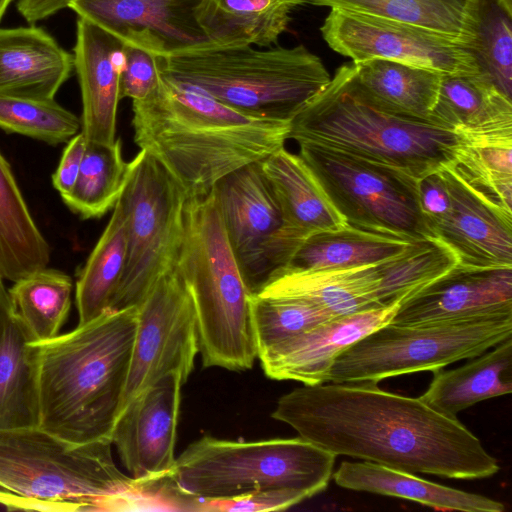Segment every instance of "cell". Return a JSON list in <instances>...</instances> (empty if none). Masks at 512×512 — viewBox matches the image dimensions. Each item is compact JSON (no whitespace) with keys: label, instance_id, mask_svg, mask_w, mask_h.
Returning a JSON list of instances; mask_svg holds the SVG:
<instances>
[{"label":"cell","instance_id":"cell-44","mask_svg":"<svg viewBox=\"0 0 512 512\" xmlns=\"http://www.w3.org/2000/svg\"><path fill=\"white\" fill-rule=\"evenodd\" d=\"M418 197L421 211L429 225L447 212L450 199L440 170L430 173L418 181Z\"/></svg>","mask_w":512,"mask_h":512},{"label":"cell","instance_id":"cell-27","mask_svg":"<svg viewBox=\"0 0 512 512\" xmlns=\"http://www.w3.org/2000/svg\"><path fill=\"white\" fill-rule=\"evenodd\" d=\"M419 397L439 413L455 418L470 406L512 391V337L489 352L451 370L439 369Z\"/></svg>","mask_w":512,"mask_h":512},{"label":"cell","instance_id":"cell-9","mask_svg":"<svg viewBox=\"0 0 512 512\" xmlns=\"http://www.w3.org/2000/svg\"><path fill=\"white\" fill-rule=\"evenodd\" d=\"M509 337L512 312L424 324L388 323L342 351L326 383H378L403 374L436 371L479 356Z\"/></svg>","mask_w":512,"mask_h":512},{"label":"cell","instance_id":"cell-12","mask_svg":"<svg viewBox=\"0 0 512 512\" xmlns=\"http://www.w3.org/2000/svg\"><path fill=\"white\" fill-rule=\"evenodd\" d=\"M213 191L238 267L248 288L256 294L288 266L305 239L286 224L260 161L228 174Z\"/></svg>","mask_w":512,"mask_h":512},{"label":"cell","instance_id":"cell-28","mask_svg":"<svg viewBox=\"0 0 512 512\" xmlns=\"http://www.w3.org/2000/svg\"><path fill=\"white\" fill-rule=\"evenodd\" d=\"M307 0H202L198 21L215 47H268L287 30L291 11Z\"/></svg>","mask_w":512,"mask_h":512},{"label":"cell","instance_id":"cell-33","mask_svg":"<svg viewBox=\"0 0 512 512\" xmlns=\"http://www.w3.org/2000/svg\"><path fill=\"white\" fill-rule=\"evenodd\" d=\"M409 243L346 224L307 237L286 269H338L378 264L399 255Z\"/></svg>","mask_w":512,"mask_h":512},{"label":"cell","instance_id":"cell-38","mask_svg":"<svg viewBox=\"0 0 512 512\" xmlns=\"http://www.w3.org/2000/svg\"><path fill=\"white\" fill-rule=\"evenodd\" d=\"M471 52L479 73L512 99V0H477Z\"/></svg>","mask_w":512,"mask_h":512},{"label":"cell","instance_id":"cell-17","mask_svg":"<svg viewBox=\"0 0 512 512\" xmlns=\"http://www.w3.org/2000/svg\"><path fill=\"white\" fill-rule=\"evenodd\" d=\"M450 204L433 220V237L445 244L459 265L473 268H512V213L493 204L470 187L451 166L440 169Z\"/></svg>","mask_w":512,"mask_h":512},{"label":"cell","instance_id":"cell-35","mask_svg":"<svg viewBox=\"0 0 512 512\" xmlns=\"http://www.w3.org/2000/svg\"><path fill=\"white\" fill-rule=\"evenodd\" d=\"M129 171L130 162L122 156L119 139L111 145L86 141L76 183L62 199L81 218H100L116 205Z\"/></svg>","mask_w":512,"mask_h":512},{"label":"cell","instance_id":"cell-10","mask_svg":"<svg viewBox=\"0 0 512 512\" xmlns=\"http://www.w3.org/2000/svg\"><path fill=\"white\" fill-rule=\"evenodd\" d=\"M298 145L300 157L347 225L409 242L434 238L420 208L419 180L326 146Z\"/></svg>","mask_w":512,"mask_h":512},{"label":"cell","instance_id":"cell-24","mask_svg":"<svg viewBox=\"0 0 512 512\" xmlns=\"http://www.w3.org/2000/svg\"><path fill=\"white\" fill-rule=\"evenodd\" d=\"M431 118L462 136L512 133V99L479 74H442Z\"/></svg>","mask_w":512,"mask_h":512},{"label":"cell","instance_id":"cell-5","mask_svg":"<svg viewBox=\"0 0 512 512\" xmlns=\"http://www.w3.org/2000/svg\"><path fill=\"white\" fill-rule=\"evenodd\" d=\"M176 265L192 297L203 366L251 369L258 358L253 293L227 240L213 189L186 200Z\"/></svg>","mask_w":512,"mask_h":512},{"label":"cell","instance_id":"cell-39","mask_svg":"<svg viewBox=\"0 0 512 512\" xmlns=\"http://www.w3.org/2000/svg\"><path fill=\"white\" fill-rule=\"evenodd\" d=\"M0 128L58 145L81 132V119L54 99L0 97Z\"/></svg>","mask_w":512,"mask_h":512},{"label":"cell","instance_id":"cell-41","mask_svg":"<svg viewBox=\"0 0 512 512\" xmlns=\"http://www.w3.org/2000/svg\"><path fill=\"white\" fill-rule=\"evenodd\" d=\"M120 74V97L134 101L146 99L158 86L160 69L158 56L124 43Z\"/></svg>","mask_w":512,"mask_h":512},{"label":"cell","instance_id":"cell-21","mask_svg":"<svg viewBox=\"0 0 512 512\" xmlns=\"http://www.w3.org/2000/svg\"><path fill=\"white\" fill-rule=\"evenodd\" d=\"M73 69V55L44 29L0 28V97L54 99Z\"/></svg>","mask_w":512,"mask_h":512},{"label":"cell","instance_id":"cell-8","mask_svg":"<svg viewBox=\"0 0 512 512\" xmlns=\"http://www.w3.org/2000/svg\"><path fill=\"white\" fill-rule=\"evenodd\" d=\"M336 455L298 436L232 441L209 435L192 442L175 460L166 486L194 501L223 500L270 489L324 491Z\"/></svg>","mask_w":512,"mask_h":512},{"label":"cell","instance_id":"cell-15","mask_svg":"<svg viewBox=\"0 0 512 512\" xmlns=\"http://www.w3.org/2000/svg\"><path fill=\"white\" fill-rule=\"evenodd\" d=\"M182 385L179 374L164 375L122 409L112 430L123 465L147 493L175 464Z\"/></svg>","mask_w":512,"mask_h":512},{"label":"cell","instance_id":"cell-13","mask_svg":"<svg viewBox=\"0 0 512 512\" xmlns=\"http://www.w3.org/2000/svg\"><path fill=\"white\" fill-rule=\"evenodd\" d=\"M198 352L192 297L174 265L137 305L136 335L122 409L166 374H179L184 384Z\"/></svg>","mask_w":512,"mask_h":512},{"label":"cell","instance_id":"cell-2","mask_svg":"<svg viewBox=\"0 0 512 512\" xmlns=\"http://www.w3.org/2000/svg\"><path fill=\"white\" fill-rule=\"evenodd\" d=\"M134 141L189 196L205 195L219 180L284 147L291 120L243 114L160 73L156 89L132 102Z\"/></svg>","mask_w":512,"mask_h":512},{"label":"cell","instance_id":"cell-42","mask_svg":"<svg viewBox=\"0 0 512 512\" xmlns=\"http://www.w3.org/2000/svg\"><path fill=\"white\" fill-rule=\"evenodd\" d=\"M306 498V494L301 491L270 489L231 499L194 501L192 510L205 512L281 511L298 504Z\"/></svg>","mask_w":512,"mask_h":512},{"label":"cell","instance_id":"cell-32","mask_svg":"<svg viewBox=\"0 0 512 512\" xmlns=\"http://www.w3.org/2000/svg\"><path fill=\"white\" fill-rule=\"evenodd\" d=\"M75 285L78 324H84L111 310L126 261L127 221L120 200Z\"/></svg>","mask_w":512,"mask_h":512},{"label":"cell","instance_id":"cell-36","mask_svg":"<svg viewBox=\"0 0 512 512\" xmlns=\"http://www.w3.org/2000/svg\"><path fill=\"white\" fill-rule=\"evenodd\" d=\"M459 136L461 145L449 166L484 198L512 213V134Z\"/></svg>","mask_w":512,"mask_h":512},{"label":"cell","instance_id":"cell-26","mask_svg":"<svg viewBox=\"0 0 512 512\" xmlns=\"http://www.w3.org/2000/svg\"><path fill=\"white\" fill-rule=\"evenodd\" d=\"M38 424L31 341L5 288L0 293V428Z\"/></svg>","mask_w":512,"mask_h":512},{"label":"cell","instance_id":"cell-1","mask_svg":"<svg viewBox=\"0 0 512 512\" xmlns=\"http://www.w3.org/2000/svg\"><path fill=\"white\" fill-rule=\"evenodd\" d=\"M304 385L279 398L271 417L336 456L410 473L481 479L497 460L457 417L377 383Z\"/></svg>","mask_w":512,"mask_h":512},{"label":"cell","instance_id":"cell-47","mask_svg":"<svg viewBox=\"0 0 512 512\" xmlns=\"http://www.w3.org/2000/svg\"><path fill=\"white\" fill-rule=\"evenodd\" d=\"M12 0H0V20L2 19L6 9Z\"/></svg>","mask_w":512,"mask_h":512},{"label":"cell","instance_id":"cell-20","mask_svg":"<svg viewBox=\"0 0 512 512\" xmlns=\"http://www.w3.org/2000/svg\"><path fill=\"white\" fill-rule=\"evenodd\" d=\"M123 45L108 31L78 17L73 59L82 97L81 133L86 141L111 145L117 140Z\"/></svg>","mask_w":512,"mask_h":512},{"label":"cell","instance_id":"cell-4","mask_svg":"<svg viewBox=\"0 0 512 512\" xmlns=\"http://www.w3.org/2000/svg\"><path fill=\"white\" fill-rule=\"evenodd\" d=\"M289 139L336 149L417 180L451 165L461 145L454 130L375 103L357 84L353 62L340 66L291 119Z\"/></svg>","mask_w":512,"mask_h":512},{"label":"cell","instance_id":"cell-45","mask_svg":"<svg viewBox=\"0 0 512 512\" xmlns=\"http://www.w3.org/2000/svg\"><path fill=\"white\" fill-rule=\"evenodd\" d=\"M72 0H18L17 9L29 23L44 20L62 9L68 8Z\"/></svg>","mask_w":512,"mask_h":512},{"label":"cell","instance_id":"cell-23","mask_svg":"<svg viewBox=\"0 0 512 512\" xmlns=\"http://www.w3.org/2000/svg\"><path fill=\"white\" fill-rule=\"evenodd\" d=\"M332 477L345 489L412 500L439 510L501 512L504 505L494 499L438 483L369 461H343Z\"/></svg>","mask_w":512,"mask_h":512},{"label":"cell","instance_id":"cell-14","mask_svg":"<svg viewBox=\"0 0 512 512\" xmlns=\"http://www.w3.org/2000/svg\"><path fill=\"white\" fill-rule=\"evenodd\" d=\"M320 32L332 50L355 63L382 59L440 74H479L470 49L418 26L331 9Z\"/></svg>","mask_w":512,"mask_h":512},{"label":"cell","instance_id":"cell-19","mask_svg":"<svg viewBox=\"0 0 512 512\" xmlns=\"http://www.w3.org/2000/svg\"><path fill=\"white\" fill-rule=\"evenodd\" d=\"M512 312V268L455 265L403 300L390 323L424 324Z\"/></svg>","mask_w":512,"mask_h":512},{"label":"cell","instance_id":"cell-43","mask_svg":"<svg viewBox=\"0 0 512 512\" xmlns=\"http://www.w3.org/2000/svg\"><path fill=\"white\" fill-rule=\"evenodd\" d=\"M85 147L86 139L79 132L69 140L62 153L58 168L52 176L53 186L61 197L68 195L76 183Z\"/></svg>","mask_w":512,"mask_h":512},{"label":"cell","instance_id":"cell-37","mask_svg":"<svg viewBox=\"0 0 512 512\" xmlns=\"http://www.w3.org/2000/svg\"><path fill=\"white\" fill-rule=\"evenodd\" d=\"M458 264L455 254L436 238L412 241L397 256L378 264V300L403 301Z\"/></svg>","mask_w":512,"mask_h":512},{"label":"cell","instance_id":"cell-22","mask_svg":"<svg viewBox=\"0 0 512 512\" xmlns=\"http://www.w3.org/2000/svg\"><path fill=\"white\" fill-rule=\"evenodd\" d=\"M378 264L338 269L285 268L276 273L256 295L308 301L333 316L385 306L378 300Z\"/></svg>","mask_w":512,"mask_h":512},{"label":"cell","instance_id":"cell-48","mask_svg":"<svg viewBox=\"0 0 512 512\" xmlns=\"http://www.w3.org/2000/svg\"><path fill=\"white\" fill-rule=\"evenodd\" d=\"M5 288H6V286H5V284H4V278H3V276H2V274H1V272H0V293H1V292H2V290H3V289H5Z\"/></svg>","mask_w":512,"mask_h":512},{"label":"cell","instance_id":"cell-31","mask_svg":"<svg viewBox=\"0 0 512 512\" xmlns=\"http://www.w3.org/2000/svg\"><path fill=\"white\" fill-rule=\"evenodd\" d=\"M48 242L35 224L0 152V272L12 282L48 266Z\"/></svg>","mask_w":512,"mask_h":512},{"label":"cell","instance_id":"cell-46","mask_svg":"<svg viewBox=\"0 0 512 512\" xmlns=\"http://www.w3.org/2000/svg\"><path fill=\"white\" fill-rule=\"evenodd\" d=\"M31 499L19 496L15 493L0 489V505L8 510H25L29 511L31 507Z\"/></svg>","mask_w":512,"mask_h":512},{"label":"cell","instance_id":"cell-29","mask_svg":"<svg viewBox=\"0 0 512 512\" xmlns=\"http://www.w3.org/2000/svg\"><path fill=\"white\" fill-rule=\"evenodd\" d=\"M307 4L418 26L470 50L476 38L477 0H307Z\"/></svg>","mask_w":512,"mask_h":512},{"label":"cell","instance_id":"cell-3","mask_svg":"<svg viewBox=\"0 0 512 512\" xmlns=\"http://www.w3.org/2000/svg\"><path fill=\"white\" fill-rule=\"evenodd\" d=\"M137 306L31 342L41 430L72 444L111 441L122 410Z\"/></svg>","mask_w":512,"mask_h":512},{"label":"cell","instance_id":"cell-34","mask_svg":"<svg viewBox=\"0 0 512 512\" xmlns=\"http://www.w3.org/2000/svg\"><path fill=\"white\" fill-rule=\"evenodd\" d=\"M13 283L8 289L10 300L30 341L57 336L71 308V277L45 267Z\"/></svg>","mask_w":512,"mask_h":512},{"label":"cell","instance_id":"cell-6","mask_svg":"<svg viewBox=\"0 0 512 512\" xmlns=\"http://www.w3.org/2000/svg\"><path fill=\"white\" fill-rule=\"evenodd\" d=\"M158 61L163 76L268 119L291 120L331 80L322 60L303 45L209 47Z\"/></svg>","mask_w":512,"mask_h":512},{"label":"cell","instance_id":"cell-7","mask_svg":"<svg viewBox=\"0 0 512 512\" xmlns=\"http://www.w3.org/2000/svg\"><path fill=\"white\" fill-rule=\"evenodd\" d=\"M111 446L68 443L37 426L0 428V489L73 512L131 509L146 494L117 468Z\"/></svg>","mask_w":512,"mask_h":512},{"label":"cell","instance_id":"cell-30","mask_svg":"<svg viewBox=\"0 0 512 512\" xmlns=\"http://www.w3.org/2000/svg\"><path fill=\"white\" fill-rule=\"evenodd\" d=\"M353 66L357 84L375 103L397 114L433 121L442 74L382 59L353 62Z\"/></svg>","mask_w":512,"mask_h":512},{"label":"cell","instance_id":"cell-11","mask_svg":"<svg viewBox=\"0 0 512 512\" xmlns=\"http://www.w3.org/2000/svg\"><path fill=\"white\" fill-rule=\"evenodd\" d=\"M187 198L184 187L146 151L130 161L119 198L127 221L126 261L111 310L136 307L154 282L176 265Z\"/></svg>","mask_w":512,"mask_h":512},{"label":"cell","instance_id":"cell-40","mask_svg":"<svg viewBox=\"0 0 512 512\" xmlns=\"http://www.w3.org/2000/svg\"><path fill=\"white\" fill-rule=\"evenodd\" d=\"M251 311L258 355L335 316L304 300L253 294Z\"/></svg>","mask_w":512,"mask_h":512},{"label":"cell","instance_id":"cell-16","mask_svg":"<svg viewBox=\"0 0 512 512\" xmlns=\"http://www.w3.org/2000/svg\"><path fill=\"white\" fill-rule=\"evenodd\" d=\"M202 0H72L68 6L123 43L167 57L215 47L202 29Z\"/></svg>","mask_w":512,"mask_h":512},{"label":"cell","instance_id":"cell-25","mask_svg":"<svg viewBox=\"0 0 512 512\" xmlns=\"http://www.w3.org/2000/svg\"><path fill=\"white\" fill-rule=\"evenodd\" d=\"M260 165L280 204L286 224L300 237L346 225L299 154L284 147Z\"/></svg>","mask_w":512,"mask_h":512},{"label":"cell","instance_id":"cell-18","mask_svg":"<svg viewBox=\"0 0 512 512\" xmlns=\"http://www.w3.org/2000/svg\"><path fill=\"white\" fill-rule=\"evenodd\" d=\"M401 302L335 316L264 351L258 358L266 376L304 385L326 383L342 351L390 323Z\"/></svg>","mask_w":512,"mask_h":512}]
</instances>
